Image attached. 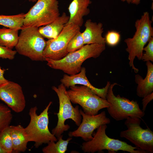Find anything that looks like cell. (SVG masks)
Listing matches in <instances>:
<instances>
[{
	"label": "cell",
	"mask_w": 153,
	"mask_h": 153,
	"mask_svg": "<svg viewBox=\"0 0 153 153\" xmlns=\"http://www.w3.org/2000/svg\"><path fill=\"white\" fill-rule=\"evenodd\" d=\"M105 49V44H86L76 51L68 53L60 60H55L44 57V61H47V65L51 68L73 75L80 72L85 60L99 57Z\"/></svg>",
	"instance_id": "obj_1"
},
{
	"label": "cell",
	"mask_w": 153,
	"mask_h": 153,
	"mask_svg": "<svg viewBox=\"0 0 153 153\" xmlns=\"http://www.w3.org/2000/svg\"><path fill=\"white\" fill-rule=\"evenodd\" d=\"M152 23L148 12H144L141 18L135 22L136 31L133 37L124 41L127 46L126 50L128 53L129 65L135 73H138L139 69L134 65V60L136 57L139 60H141L143 48L153 37Z\"/></svg>",
	"instance_id": "obj_2"
},
{
	"label": "cell",
	"mask_w": 153,
	"mask_h": 153,
	"mask_svg": "<svg viewBox=\"0 0 153 153\" xmlns=\"http://www.w3.org/2000/svg\"><path fill=\"white\" fill-rule=\"evenodd\" d=\"M52 103V102L50 101L39 115L37 113L38 109L36 106L31 108L29 110L30 122L27 126L24 128V131L27 141L34 142V146L36 148L43 144L58 140L48 128V110Z\"/></svg>",
	"instance_id": "obj_3"
},
{
	"label": "cell",
	"mask_w": 153,
	"mask_h": 153,
	"mask_svg": "<svg viewBox=\"0 0 153 153\" xmlns=\"http://www.w3.org/2000/svg\"><path fill=\"white\" fill-rule=\"evenodd\" d=\"M107 124L100 126L92 139L82 143V149L85 153L100 152L107 150L109 152L116 153L119 150L130 153H147L135 146H133L126 142L109 137L106 134Z\"/></svg>",
	"instance_id": "obj_4"
},
{
	"label": "cell",
	"mask_w": 153,
	"mask_h": 153,
	"mask_svg": "<svg viewBox=\"0 0 153 153\" xmlns=\"http://www.w3.org/2000/svg\"><path fill=\"white\" fill-rule=\"evenodd\" d=\"M36 27H22L15 46L19 54L27 57L32 61H44L43 51L46 41Z\"/></svg>",
	"instance_id": "obj_5"
},
{
	"label": "cell",
	"mask_w": 153,
	"mask_h": 153,
	"mask_svg": "<svg viewBox=\"0 0 153 153\" xmlns=\"http://www.w3.org/2000/svg\"><path fill=\"white\" fill-rule=\"evenodd\" d=\"M52 89L57 94L59 99V107L58 112L56 113L58 121L56 127L52 130V133L58 137L70 128L68 124H65L68 119L72 120L78 126L82 120L79 106L74 107L72 105L67 93L66 87L61 84L58 87L53 86Z\"/></svg>",
	"instance_id": "obj_6"
},
{
	"label": "cell",
	"mask_w": 153,
	"mask_h": 153,
	"mask_svg": "<svg viewBox=\"0 0 153 153\" xmlns=\"http://www.w3.org/2000/svg\"><path fill=\"white\" fill-rule=\"evenodd\" d=\"M116 83L110 84L106 95V99L110 104L107 110L110 116L116 121L126 119L129 117H137L141 118L145 114L141 110L137 101L121 97L119 95L116 96L113 88Z\"/></svg>",
	"instance_id": "obj_7"
},
{
	"label": "cell",
	"mask_w": 153,
	"mask_h": 153,
	"mask_svg": "<svg viewBox=\"0 0 153 153\" xmlns=\"http://www.w3.org/2000/svg\"><path fill=\"white\" fill-rule=\"evenodd\" d=\"M58 0H38L25 14L23 27H39L47 25L60 16Z\"/></svg>",
	"instance_id": "obj_8"
},
{
	"label": "cell",
	"mask_w": 153,
	"mask_h": 153,
	"mask_svg": "<svg viewBox=\"0 0 153 153\" xmlns=\"http://www.w3.org/2000/svg\"><path fill=\"white\" fill-rule=\"evenodd\" d=\"M67 93L71 103L78 104L87 114H97L99 110L110 105L106 99L95 94L91 89L84 85L71 86Z\"/></svg>",
	"instance_id": "obj_9"
},
{
	"label": "cell",
	"mask_w": 153,
	"mask_h": 153,
	"mask_svg": "<svg viewBox=\"0 0 153 153\" xmlns=\"http://www.w3.org/2000/svg\"><path fill=\"white\" fill-rule=\"evenodd\" d=\"M141 122L139 118H128L124 123L127 129L121 131L120 137L126 139L136 147L147 153H153V132L149 128H143Z\"/></svg>",
	"instance_id": "obj_10"
},
{
	"label": "cell",
	"mask_w": 153,
	"mask_h": 153,
	"mask_svg": "<svg viewBox=\"0 0 153 153\" xmlns=\"http://www.w3.org/2000/svg\"><path fill=\"white\" fill-rule=\"evenodd\" d=\"M80 27L72 23H67L60 34L55 38L46 41L43 52L44 57L53 60H60L66 56L68 44L78 31Z\"/></svg>",
	"instance_id": "obj_11"
},
{
	"label": "cell",
	"mask_w": 153,
	"mask_h": 153,
	"mask_svg": "<svg viewBox=\"0 0 153 153\" xmlns=\"http://www.w3.org/2000/svg\"><path fill=\"white\" fill-rule=\"evenodd\" d=\"M80 111L82 118L81 122L76 129L69 133L70 137H80L85 141H90L93 138L92 134L94 130L101 125L110 122L104 111L93 115L85 114L81 109H80Z\"/></svg>",
	"instance_id": "obj_12"
},
{
	"label": "cell",
	"mask_w": 153,
	"mask_h": 153,
	"mask_svg": "<svg viewBox=\"0 0 153 153\" xmlns=\"http://www.w3.org/2000/svg\"><path fill=\"white\" fill-rule=\"evenodd\" d=\"M0 99L16 113L22 112L26 101L21 86L18 84L8 81L0 86Z\"/></svg>",
	"instance_id": "obj_13"
},
{
	"label": "cell",
	"mask_w": 153,
	"mask_h": 153,
	"mask_svg": "<svg viewBox=\"0 0 153 153\" xmlns=\"http://www.w3.org/2000/svg\"><path fill=\"white\" fill-rule=\"evenodd\" d=\"M60 82L67 88L77 84L86 86L96 95L105 99H106L108 89L111 84L110 81H107L106 86L102 88H98L94 87L89 82L86 77V69L84 67H82L80 71L78 74L70 76L64 75Z\"/></svg>",
	"instance_id": "obj_14"
},
{
	"label": "cell",
	"mask_w": 153,
	"mask_h": 153,
	"mask_svg": "<svg viewBox=\"0 0 153 153\" xmlns=\"http://www.w3.org/2000/svg\"><path fill=\"white\" fill-rule=\"evenodd\" d=\"M91 0H73L68 8L70 16L67 23H72L80 27L84 22L83 17L90 12L88 7Z\"/></svg>",
	"instance_id": "obj_15"
},
{
	"label": "cell",
	"mask_w": 153,
	"mask_h": 153,
	"mask_svg": "<svg viewBox=\"0 0 153 153\" xmlns=\"http://www.w3.org/2000/svg\"><path fill=\"white\" fill-rule=\"evenodd\" d=\"M84 26L85 29L82 34L85 44H105V38L102 36L104 31L102 23L93 22L88 19L86 22Z\"/></svg>",
	"instance_id": "obj_16"
},
{
	"label": "cell",
	"mask_w": 153,
	"mask_h": 153,
	"mask_svg": "<svg viewBox=\"0 0 153 153\" xmlns=\"http://www.w3.org/2000/svg\"><path fill=\"white\" fill-rule=\"evenodd\" d=\"M147 72L146 77L143 78L139 74L135 75V81L137 84V95L143 98L153 92V64L150 61H146Z\"/></svg>",
	"instance_id": "obj_17"
},
{
	"label": "cell",
	"mask_w": 153,
	"mask_h": 153,
	"mask_svg": "<svg viewBox=\"0 0 153 153\" xmlns=\"http://www.w3.org/2000/svg\"><path fill=\"white\" fill-rule=\"evenodd\" d=\"M69 17L63 12L56 20L46 25L39 27L38 31L44 37L49 39L56 38L68 22Z\"/></svg>",
	"instance_id": "obj_18"
},
{
	"label": "cell",
	"mask_w": 153,
	"mask_h": 153,
	"mask_svg": "<svg viewBox=\"0 0 153 153\" xmlns=\"http://www.w3.org/2000/svg\"><path fill=\"white\" fill-rule=\"evenodd\" d=\"M13 153L24 152L27 149L28 142L25 136L24 128L21 125L10 126Z\"/></svg>",
	"instance_id": "obj_19"
},
{
	"label": "cell",
	"mask_w": 153,
	"mask_h": 153,
	"mask_svg": "<svg viewBox=\"0 0 153 153\" xmlns=\"http://www.w3.org/2000/svg\"><path fill=\"white\" fill-rule=\"evenodd\" d=\"M19 29H16L0 28V45L12 49L18 42Z\"/></svg>",
	"instance_id": "obj_20"
},
{
	"label": "cell",
	"mask_w": 153,
	"mask_h": 153,
	"mask_svg": "<svg viewBox=\"0 0 153 153\" xmlns=\"http://www.w3.org/2000/svg\"><path fill=\"white\" fill-rule=\"evenodd\" d=\"M63 135H61L57 137V141H51L47 143V145L42 150L44 153H65L67 150V146L69 141L72 138L70 137L67 140L63 139Z\"/></svg>",
	"instance_id": "obj_21"
},
{
	"label": "cell",
	"mask_w": 153,
	"mask_h": 153,
	"mask_svg": "<svg viewBox=\"0 0 153 153\" xmlns=\"http://www.w3.org/2000/svg\"><path fill=\"white\" fill-rule=\"evenodd\" d=\"M25 15L23 13L14 15H0V25L9 28L21 29Z\"/></svg>",
	"instance_id": "obj_22"
},
{
	"label": "cell",
	"mask_w": 153,
	"mask_h": 153,
	"mask_svg": "<svg viewBox=\"0 0 153 153\" xmlns=\"http://www.w3.org/2000/svg\"><path fill=\"white\" fill-rule=\"evenodd\" d=\"M0 145L6 153H13L10 126L0 132Z\"/></svg>",
	"instance_id": "obj_23"
},
{
	"label": "cell",
	"mask_w": 153,
	"mask_h": 153,
	"mask_svg": "<svg viewBox=\"0 0 153 153\" xmlns=\"http://www.w3.org/2000/svg\"><path fill=\"white\" fill-rule=\"evenodd\" d=\"M12 118L10 108L6 105L0 103V132L10 126Z\"/></svg>",
	"instance_id": "obj_24"
},
{
	"label": "cell",
	"mask_w": 153,
	"mask_h": 153,
	"mask_svg": "<svg viewBox=\"0 0 153 153\" xmlns=\"http://www.w3.org/2000/svg\"><path fill=\"white\" fill-rule=\"evenodd\" d=\"M84 45L82 33L79 31L69 41L67 46V51L68 53L74 52L80 49Z\"/></svg>",
	"instance_id": "obj_25"
},
{
	"label": "cell",
	"mask_w": 153,
	"mask_h": 153,
	"mask_svg": "<svg viewBox=\"0 0 153 153\" xmlns=\"http://www.w3.org/2000/svg\"><path fill=\"white\" fill-rule=\"evenodd\" d=\"M105 43L111 46L117 45L120 42L121 35L119 32L114 30L108 31L105 37Z\"/></svg>",
	"instance_id": "obj_26"
},
{
	"label": "cell",
	"mask_w": 153,
	"mask_h": 153,
	"mask_svg": "<svg viewBox=\"0 0 153 153\" xmlns=\"http://www.w3.org/2000/svg\"><path fill=\"white\" fill-rule=\"evenodd\" d=\"M147 45L143 48L145 52L143 54L141 60L144 61L153 62V37L148 42Z\"/></svg>",
	"instance_id": "obj_27"
},
{
	"label": "cell",
	"mask_w": 153,
	"mask_h": 153,
	"mask_svg": "<svg viewBox=\"0 0 153 153\" xmlns=\"http://www.w3.org/2000/svg\"><path fill=\"white\" fill-rule=\"evenodd\" d=\"M16 53V50L0 45V58L12 60L14 58Z\"/></svg>",
	"instance_id": "obj_28"
},
{
	"label": "cell",
	"mask_w": 153,
	"mask_h": 153,
	"mask_svg": "<svg viewBox=\"0 0 153 153\" xmlns=\"http://www.w3.org/2000/svg\"><path fill=\"white\" fill-rule=\"evenodd\" d=\"M153 99V92L143 97L142 100V110L144 112L148 104Z\"/></svg>",
	"instance_id": "obj_29"
},
{
	"label": "cell",
	"mask_w": 153,
	"mask_h": 153,
	"mask_svg": "<svg viewBox=\"0 0 153 153\" xmlns=\"http://www.w3.org/2000/svg\"><path fill=\"white\" fill-rule=\"evenodd\" d=\"M5 70L2 69L0 67V86L7 82L8 80L4 77V74Z\"/></svg>",
	"instance_id": "obj_30"
},
{
	"label": "cell",
	"mask_w": 153,
	"mask_h": 153,
	"mask_svg": "<svg viewBox=\"0 0 153 153\" xmlns=\"http://www.w3.org/2000/svg\"><path fill=\"white\" fill-rule=\"evenodd\" d=\"M141 0H132L131 3L136 5H139L140 3Z\"/></svg>",
	"instance_id": "obj_31"
},
{
	"label": "cell",
	"mask_w": 153,
	"mask_h": 153,
	"mask_svg": "<svg viewBox=\"0 0 153 153\" xmlns=\"http://www.w3.org/2000/svg\"><path fill=\"white\" fill-rule=\"evenodd\" d=\"M0 153H6V152L1 148L0 145Z\"/></svg>",
	"instance_id": "obj_32"
},
{
	"label": "cell",
	"mask_w": 153,
	"mask_h": 153,
	"mask_svg": "<svg viewBox=\"0 0 153 153\" xmlns=\"http://www.w3.org/2000/svg\"><path fill=\"white\" fill-rule=\"evenodd\" d=\"M121 1L122 2L126 1L129 4L131 3L132 0H121Z\"/></svg>",
	"instance_id": "obj_33"
},
{
	"label": "cell",
	"mask_w": 153,
	"mask_h": 153,
	"mask_svg": "<svg viewBox=\"0 0 153 153\" xmlns=\"http://www.w3.org/2000/svg\"><path fill=\"white\" fill-rule=\"evenodd\" d=\"M29 1H30V2H35L36 1H37L38 0H28Z\"/></svg>",
	"instance_id": "obj_34"
},
{
	"label": "cell",
	"mask_w": 153,
	"mask_h": 153,
	"mask_svg": "<svg viewBox=\"0 0 153 153\" xmlns=\"http://www.w3.org/2000/svg\"><path fill=\"white\" fill-rule=\"evenodd\" d=\"M153 1V0H152Z\"/></svg>",
	"instance_id": "obj_35"
}]
</instances>
